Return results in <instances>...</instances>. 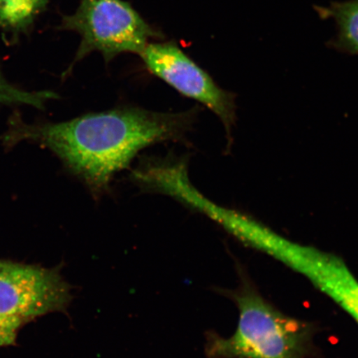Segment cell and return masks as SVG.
I'll return each mask as SVG.
<instances>
[{"label":"cell","instance_id":"6da1fadb","mask_svg":"<svg viewBox=\"0 0 358 358\" xmlns=\"http://www.w3.org/2000/svg\"><path fill=\"white\" fill-rule=\"evenodd\" d=\"M195 116L192 109L161 113L124 106L66 122L31 124L15 112L1 141L7 149L24 141L46 148L98 198L142 150L161 142L185 140Z\"/></svg>","mask_w":358,"mask_h":358},{"label":"cell","instance_id":"7a4b0ae2","mask_svg":"<svg viewBox=\"0 0 358 358\" xmlns=\"http://www.w3.org/2000/svg\"><path fill=\"white\" fill-rule=\"evenodd\" d=\"M234 289H217L238 308L234 334H206L208 358H308L315 355L316 327L285 315L259 294L245 273Z\"/></svg>","mask_w":358,"mask_h":358},{"label":"cell","instance_id":"3957f363","mask_svg":"<svg viewBox=\"0 0 358 358\" xmlns=\"http://www.w3.org/2000/svg\"><path fill=\"white\" fill-rule=\"evenodd\" d=\"M214 222L244 245L303 275L358 325V280L342 258L295 243L256 219L222 206L215 214Z\"/></svg>","mask_w":358,"mask_h":358},{"label":"cell","instance_id":"277c9868","mask_svg":"<svg viewBox=\"0 0 358 358\" xmlns=\"http://www.w3.org/2000/svg\"><path fill=\"white\" fill-rule=\"evenodd\" d=\"M60 30L71 31L80 37L73 64L64 73L92 52H100L106 62L123 53L140 56L151 39L164 38L123 0H79L77 10L62 16Z\"/></svg>","mask_w":358,"mask_h":358},{"label":"cell","instance_id":"5b68a950","mask_svg":"<svg viewBox=\"0 0 358 358\" xmlns=\"http://www.w3.org/2000/svg\"><path fill=\"white\" fill-rule=\"evenodd\" d=\"M59 268L0 259V315L28 323L50 313L66 312L73 295Z\"/></svg>","mask_w":358,"mask_h":358},{"label":"cell","instance_id":"8992f818","mask_svg":"<svg viewBox=\"0 0 358 358\" xmlns=\"http://www.w3.org/2000/svg\"><path fill=\"white\" fill-rule=\"evenodd\" d=\"M148 71L182 95L207 106L225 125L227 134L235 122V102L207 71L196 64L174 42L147 44L140 55Z\"/></svg>","mask_w":358,"mask_h":358},{"label":"cell","instance_id":"52a82bcc","mask_svg":"<svg viewBox=\"0 0 358 358\" xmlns=\"http://www.w3.org/2000/svg\"><path fill=\"white\" fill-rule=\"evenodd\" d=\"M51 0H0V33L15 43L32 29Z\"/></svg>","mask_w":358,"mask_h":358},{"label":"cell","instance_id":"ba28073f","mask_svg":"<svg viewBox=\"0 0 358 358\" xmlns=\"http://www.w3.org/2000/svg\"><path fill=\"white\" fill-rule=\"evenodd\" d=\"M324 19H333L338 34L331 44L339 50L358 55V0L332 2L327 7L317 8Z\"/></svg>","mask_w":358,"mask_h":358},{"label":"cell","instance_id":"9c48e42d","mask_svg":"<svg viewBox=\"0 0 358 358\" xmlns=\"http://www.w3.org/2000/svg\"><path fill=\"white\" fill-rule=\"evenodd\" d=\"M59 96L52 91H26L8 82L0 67V105L29 106L43 110L47 102L58 99Z\"/></svg>","mask_w":358,"mask_h":358},{"label":"cell","instance_id":"30bf717a","mask_svg":"<svg viewBox=\"0 0 358 358\" xmlns=\"http://www.w3.org/2000/svg\"><path fill=\"white\" fill-rule=\"evenodd\" d=\"M27 322L0 315V348L15 343L17 334Z\"/></svg>","mask_w":358,"mask_h":358}]
</instances>
